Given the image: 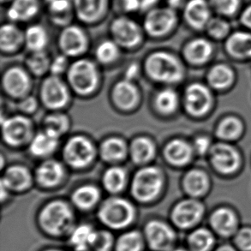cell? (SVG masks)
Returning a JSON list of instances; mask_svg holds the SVG:
<instances>
[{"instance_id": "obj_16", "label": "cell", "mask_w": 251, "mask_h": 251, "mask_svg": "<svg viewBox=\"0 0 251 251\" xmlns=\"http://www.w3.org/2000/svg\"><path fill=\"white\" fill-rule=\"evenodd\" d=\"M110 4V0H74L75 18L82 24H97L106 16Z\"/></svg>"}, {"instance_id": "obj_58", "label": "cell", "mask_w": 251, "mask_h": 251, "mask_svg": "<svg viewBox=\"0 0 251 251\" xmlns=\"http://www.w3.org/2000/svg\"><path fill=\"white\" fill-rule=\"evenodd\" d=\"M40 251H66L61 248H57V247H48V248L42 249Z\"/></svg>"}, {"instance_id": "obj_39", "label": "cell", "mask_w": 251, "mask_h": 251, "mask_svg": "<svg viewBox=\"0 0 251 251\" xmlns=\"http://www.w3.org/2000/svg\"><path fill=\"white\" fill-rule=\"evenodd\" d=\"M208 82L216 89H226L234 81V73L227 65H215L208 73Z\"/></svg>"}, {"instance_id": "obj_9", "label": "cell", "mask_w": 251, "mask_h": 251, "mask_svg": "<svg viewBox=\"0 0 251 251\" xmlns=\"http://www.w3.org/2000/svg\"><path fill=\"white\" fill-rule=\"evenodd\" d=\"M95 147L90 140L82 136H75L65 143L63 157L68 166L82 169L88 167L95 160Z\"/></svg>"}, {"instance_id": "obj_46", "label": "cell", "mask_w": 251, "mask_h": 251, "mask_svg": "<svg viewBox=\"0 0 251 251\" xmlns=\"http://www.w3.org/2000/svg\"><path fill=\"white\" fill-rule=\"evenodd\" d=\"M212 10L226 17H231L238 12L241 0H208Z\"/></svg>"}, {"instance_id": "obj_3", "label": "cell", "mask_w": 251, "mask_h": 251, "mask_svg": "<svg viewBox=\"0 0 251 251\" xmlns=\"http://www.w3.org/2000/svg\"><path fill=\"white\" fill-rule=\"evenodd\" d=\"M145 71L150 78L164 84H176L184 75L183 65L175 55L167 51L150 53L145 60Z\"/></svg>"}, {"instance_id": "obj_48", "label": "cell", "mask_w": 251, "mask_h": 251, "mask_svg": "<svg viewBox=\"0 0 251 251\" xmlns=\"http://www.w3.org/2000/svg\"><path fill=\"white\" fill-rule=\"evenodd\" d=\"M112 5L121 15H129L142 10L141 0H112Z\"/></svg>"}, {"instance_id": "obj_28", "label": "cell", "mask_w": 251, "mask_h": 251, "mask_svg": "<svg viewBox=\"0 0 251 251\" xmlns=\"http://www.w3.org/2000/svg\"><path fill=\"white\" fill-rule=\"evenodd\" d=\"M129 153L134 163L145 165L153 160L156 154V147L153 141L147 137H137L129 147Z\"/></svg>"}, {"instance_id": "obj_17", "label": "cell", "mask_w": 251, "mask_h": 251, "mask_svg": "<svg viewBox=\"0 0 251 251\" xmlns=\"http://www.w3.org/2000/svg\"><path fill=\"white\" fill-rule=\"evenodd\" d=\"M2 84L3 90L9 96L14 99H23L27 96L31 81L24 69L15 66L4 72Z\"/></svg>"}, {"instance_id": "obj_41", "label": "cell", "mask_w": 251, "mask_h": 251, "mask_svg": "<svg viewBox=\"0 0 251 251\" xmlns=\"http://www.w3.org/2000/svg\"><path fill=\"white\" fill-rule=\"evenodd\" d=\"M44 128L45 131L58 138H60L70 129V119L67 116L63 113H51L46 117L44 120Z\"/></svg>"}, {"instance_id": "obj_26", "label": "cell", "mask_w": 251, "mask_h": 251, "mask_svg": "<svg viewBox=\"0 0 251 251\" xmlns=\"http://www.w3.org/2000/svg\"><path fill=\"white\" fill-rule=\"evenodd\" d=\"M24 45V31L15 23L2 24L0 27V49L3 52H15Z\"/></svg>"}, {"instance_id": "obj_14", "label": "cell", "mask_w": 251, "mask_h": 251, "mask_svg": "<svg viewBox=\"0 0 251 251\" xmlns=\"http://www.w3.org/2000/svg\"><path fill=\"white\" fill-rule=\"evenodd\" d=\"M183 99L187 112L195 117L205 115L213 105V96L210 90L201 83L188 86Z\"/></svg>"}, {"instance_id": "obj_51", "label": "cell", "mask_w": 251, "mask_h": 251, "mask_svg": "<svg viewBox=\"0 0 251 251\" xmlns=\"http://www.w3.org/2000/svg\"><path fill=\"white\" fill-rule=\"evenodd\" d=\"M18 107L22 112L25 114H30L37 110V100L34 96H26L24 98L21 99L20 103Z\"/></svg>"}, {"instance_id": "obj_36", "label": "cell", "mask_w": 251, "mask_h": 251, "mask_svg": "<svg viewBox=\"0 0 251 251\" xmlns=\"http://www.w3.org/2000/svg\"><path fill=\"white\" fill-rule=\"evenodd\" d=\"M48 43V31L41 24H32L24 31V45L31 52L45 51Z\"/></svg>"}, {"instance_id": "obj_21", "label": "cell", "mask_w": 251, "mask_h": 251, "mask_svg": "<svg viewBox=\"0 0 251 251\" xmlns=\"http://www.w3.org/2000/svg\"><path fill=\"white\" fill-rule=\"evenodd\" d=\"M65 168L59 161L48 160L42 162L35 171V180L42 188L51 189L61 183Z\"/></svg>"}, {"instance_id": "obj_7", "label": "cell", "mask_w": 251, "mask_h": 251, "mask_svg": "<svg viewBox=\"0 0 251 251\" xmlns=\"http://www.w3.org/2000/svg\"><path fill=\"white\" fill-rule=\"evenodd\" d=\"M112 40L121 48L133 49L138 47L144 39V29L138 23L127 15H119L110 24Z\"/></svg>"}, {"instance_id": "obj_37", "label": "cell", "mask_w": 251, "mask_h": 251, "mask_svg": "<svg viewBox=\"0 0 251 251\" xmlns=\"http://www.w3.org/2000/svg\"><path fill=\"white\" fill-rule=\"evenodd\" d=\"M127 173L120 167H110L105 171L102 177V184L109 193L118 194L126 186Z\"/></svg>"}, {"instance_id": "obj_49", "label": "cell", "mask_w": 251, "mask_h": 251, "mask_svg": "<svg viewBox=\"0 0 251 251\" xmlns=\"http://www.w3.org/2000/svg\"><path fill=\"white\" fill-rule=\"evenodd\" d=\"M69 57L65 56V54L58 55L56 58L51 62V66H50V72L52 75H62L65 73L66 71L69 70Z\"/></svg>"}, {"instance_id": "obj_60", "label": "cell", "mask_w": 251, "mask_h": 251, "mask_svg": "<svg viewBox=\"0 0 251 251\" xmlns=\"http://www.w3.org/2000/svg\"><path fill=\"white\" fill-rule=\"evenodd\" d=\"M12 0H1V3H10Z\"/></svg>"}, {"instance_id": "obj_4", "label": "cell", "mask_w": 251, "mask_h": 251, "mask_svg": "<svg viewBox=\"0 0 251 251\" xmlns=\"http://www.w3.org/2000/svg\"><path fill=\"white\" fill-rule=\"evenodd\" d=\"M162 171L157 167H145L138 170L133 176L130 191L135 200L149 203L155 200L163 189Z\"/></svg>"}, {"instance_id": "obj_47", "label": "cell", "mask_w": 251, "mask_h": 251, "mask_svg": "<svg viewBox=\"0 0 251 251\" xmlns=\"http://www.w3.org/2000/svg\"><path fill=\"white\" fill-rule=\"evenodd\" d=\"M205 29L211 37L216 40H221L227 36L230 32V25L226 21L222 18L212 17Z\"/></svg>"}, {"instance_id": "obj_15", "label": "cell", "mask_w": 251, "mask_h": 251, "mask_svg": "<svg viewBox=\"0 0 251 251\" xmlns=\"http://www.w3.org/2000/svg\"><path fill=\"white\" fill-rule=\"evenodd\" d=\"M211 162L221 174H232L238 171L241 164V157L238 150L226 143H218L210 150Z\"/></svg>"}, {"instance_id": "obj_40", "label": "cell", "mask_w": 251, "mask_h": 251, "mask_svg": "<svg viewBox=\"0 0 251 251\" xmlns=\"http://www.w3.org/2000/svg\"><path fill=\"white\" fill-rule=\"evenodd\" d=\"M178 95L172 88H164L160 90L154 99V105L157 111L166 115H169L176 112L178 106Z\"/></svg>"}, {"instance_id": "obj_50", "label": "cell", "mask_w": 251, "mask_h": 251, "mask_svg": "<svg viewBox=\"0 0 251 251\" xmlns=\"http://www.w3.org/2000/svg\"><path fill=\"white\" fill-rule=\"evenodd\" d=\"M235 243L242 251H251V228H244L238 231Z\"/></svg>"}, {"instance_id": "obj_2", "label": "cell", "mask_w": 251, "mask_h": 251, "mask_svg": "<svg viewBox=\"0 0 251 251\" xmlns=\"http://www.w3.org/2000/svg\"><path fill=\"white\" fill-rule=\"evenodd\" d=\"M137 218V211L132 202L119 197H109L97 210V219L100 224L112 231L130 229Z\"/></svg>"}, {"instance_id": "obj_35", "label": "cell", "mask_w": 251, "mask_h": 251, "mask_svg": "<svg viewBox=\"0 0 251 251\" xmlns=\"http://www.w3.org/2000/svg\"><path fill=\"white\" fill-rule=\"evenodd\" d=\"M226 48L234 58H251V34L238 31L228 37Z\"/></svg>"}, {"instance_id": "obj_12", "label": "cell", "mask_w": 251, "mask_h": 251, "mask_svg": "<svg viewBox=\"0 0 251 251\" xmlns=\"http://www.w3.org/2000/svg\"><path fill=\"white\" fill-rule=\"evenodd\" d=\"M58 48L67 57H80L89 47V38L79 25L71 24L62 28L58 39Z\"/></svg>"}, {"instance_id": "obj_44", "label": "cell", "mask_w": 251, "mask_h": 251, "mask_svg": "<svg viewBox=\"0 0 251 251\" xmlns=\"http://www.w3.org/2000/svg\"><path fill=\"white\" fill-rule=\"evenodd\" d=\"M51 60L45 51L32 52L26 60L28 71L37 76H41L50 71Z\"/></svg>"}, {"instance_id": "obj_59", "label": "cell", "mask_w": 251, "mask_h": 251, "mask_svg": "<svg viewBox=\"0 0 251 251\" xmlns=\"http://www.w3.org/2000/svg\"><path fill=\"white\" fill-rule=\"evenodd\" d=\"M172 251H190L189 249L182 248V247H176L175 249H173Z\"/></svg>"}, {"instance_id": "obj_19", "label": "cell", "mask_w": 251, "mask_h": 251, "mask_svg": "<svg viewBox=\"0 0 251 251\" xmlns=\"http://www.w3.org/2000/svg\"><path fill=\"white\" fill-rule=\"evenodd\" d=\"M112 98L117 107L123 111H129L139 102V90L132 81L124 78L113 87Z\"/></svg>"}, {"instance_id": "obj_5", "label": "cell", "mask_w": 251, "mask_h": 251, "mask_svg": "<svg viewBox=\"0 0 251 251\" xmlns=\"http://www.w3.org/2000/svg\"><path fill=\"white\" fill-rule=\"evenodd\" d=\"M142 231L150 251H172L176 247L177 233L172 223L153 219L147 221Z\"/></svg>"}, {"instance_id": "obj_52", "label": "cell", "mask_w": 251, "mask_h": 251, "mask_svg": "<svg viewBox=\"0 0 251 251\" xmlns=\"http://www.w3.org/2000/svg\"><path fill=\"white\" fill-rule=\"evenodd\" d=\"M194 150L199 154H205L210 152L211 141L207 136H198L194 143Z\"/></svg>"}, {"instance_id": "obj_27", "label": "cell", "mask_w": 251, "mask_h": 251, "mask_svg": "<svg viewBox=\"0 0 251 251\" xmlns=\"http://www.w3.org/2000/svg\"><path fill=\"white\" fill-rule=\"evenodd\" d=\"M212 227L219 234L228 237L233 234L238 228V218L234 212L226 207H221L211 215Z\"/></svg>"}, {"instance_id": "obj_30", "label": "cell", "mask_w": 251, "mask_h": 251, "mask_svg": "<svg viewBox=\"0 0 251 251\" xmlns=\"http://www.w3.org/2000/svg\"><path fill=\"white\" fill-rule=\"evenodd\" d=\"M129 148L121 138L111 137L105 140L100 147V155L102 160L109 163H116L126 159Z\"/></svg>"}, {"instance_id": "obj_18", "label": "cell", "mask_w": 251, "mask_h": 251, "mask_svg": "<svg viewBox=\"0 0 251 251\" xmlns=\"http://www.w3.org/2000/svg\"><path fill=\"white\" fill-rule=\"evenodd\" d=\"M183 18L195 30H202L212 18V8L207 0H189L183 6Z\"/></svg>"}, {"instance_id": "obj_45", "label": "cell", "mask_w": 251, "mask_h": 251, "mask_svg": "<svg viewBox=\"0 0 251 251\" xmlns=\"http://www.w3.org/2000/svg\"><path fill=\"white\" fill-rule=\"evenodd\" d=\"M116 238L111 230L105 227L97 229L90 249L92 251H114Z\"/></svg>"}, {"instance_id": "obj_25", "label": "cell", "mask_w": 251, "mask_h": 251, "mask_svg": "<svg viewBox=\"0 0 251 251\" xmlns=\"http://www.w3.org/2000/svg\"><path fill=\"white\" fill-rule=\"evenodd\" d=\"M32 175L27 167L12 166L3 173L1 183L10 191L20 192L27 190L32 184Z\"/></svg>"}, {"instance_id": "obj_53", "label": "cell", "mask_w": 251, "mask_h": 251, "mask_svg": "<svg viewBox=\"0 0 251 251\" xmlns=\"http://www.w3.org/2000/svg\"><path fill=\"white\" fill-rule=\"evenodd\" d=\"M138 73H139L138 65L136 64H132V65H129L126 72H125V79H127V80L133 82V80L137 77Z\"/></svg>"}, {"instance_id": "obj_20", "label": "cell", "mask_w": 251, "mask_h": 251, "mask_svg": "<svg viewBox=\"0 0 251 251\" xmlns=\"http://www.w3.org/2000/svg\"><path fill=\"white\" fill-rule=\"evenodd\" d=\"M41 9V0H12L6 16L11 23H27L37 17Z\"/></svg>"}, {"instance_id": "obj_61", "label": "cell", "mask_w": 251, "mask_h": 251, "mask_svg": "<svg viewBox=\"0 0 251 251\" xmlns=\"http://www.w3.org/2000/svg\"><path fill=\"white\" fill-rule=\"evenodd\" d=\"M92 251L91 249H88V250H84V251Z\"/></svg>"}, {"instance_id": "obj_55", "label": "cell", "mask_w": 251, "mask_h": 251, "mask_svg": "<svg viewBox=\"0 0 251 251\" xmlns=\"http://www.w3.org/2000/svg\"><path fill=\"white\" fill-rule=\"evenodd\" d=\"M186 2H184V0H168V6L172 7L174 10H176L177 8L185 5Z\"/></svg>"}, {"instance_id": "obj_42", "label": "cell", "mask_w": 251, "mask_h": 251, "mask_svg": "<svg viewBox=\"0 0 251 251\" xmlns=\"http://www.w3.org/2000/svg\"><path fill=\"white\" fill-rule=\"evenodd\" d=\"M120 48L113 40H105L95 49V58L102 65H110L119 58Z\"/></svg>"}, {"instance_id": "obj_54", "label": "cell", "mask_w": 251, "mask_h": 251, "mask_svg": "<svg viewBox=\"0 0 251 251\" xmlns=\"http://www.w3.org/2000/svg\"><path fill=\"white\" fill-rule=\"evenodd\" d=\"M241 21L242 24L251 29V4L243 11Z\"/></svg>"}, {"instance_id": "obj_22", "label": "cell", "mask_w": 251, "mask_h": 251, "mask_svg": "<svg viewBox=\"0 0 251 251\" xmlns=\"http://www.w3.org/2000/svg\"><path fill=\"white\" fill-rule=\"evenodd\" d=\"M46 4L51 24L62 28L72 24L75 17L74 0H51Z\"/></svg>"}, {"instance_id": "obj_10", "label": "cell", "mask_w": 251, "mask_h": 251, "mask_svg": "<svg viewBox=\"0 0 251 251\" xmlns=\"http://www.w3.org/2000/svg\"><path fill=\"white\" fill-rule=\"evenodd\" d=\"M3 142L10 147H21L34 137L33 124L27 117L16 115L1 120Z\"/></svg>"}, {"instance_id": "obj_23", "label": "cell", "mask_w": 251, "mask_h": 251, "mask_svg": "<svg viewBox=\"0 0 251 251\" xmlns=\"http://www.w3.org/2000/svg\"><path fill=\"white\" fill-rule=\"evenodd\" d=\"M194 148L183 139H174L167 143L164 150V157L173 167H181L190 162Z\"/></svg>"}, {"instance_id": "obj_31", "label": "cell", "mask_w": 251, "mask_h": 251, "mask_svg": "<svg viewBox=\"0 0 251 251\" xmlns=\"http://www.w3.org/2000/svg\"><path fill=\"white\" fill-rule=\"evenodd\" d=\"M96 228L89 223L77 224L66 239L72 251H84L90 249L95 238Z\"/></svg>"}, {"instance_id": "obj_24", "label": "cell", "mask_w": 251, "mask_h": 251, "mask_svg": "<svg viewBox=\"0 0 251 251\" xmlns=\"http://www.w3.org/2000/svg\"><path fill=\"white\" fill-rule=\"evenodd\" d=\"M214 48L210 41L204 38H197L188 42L183 48V56L192 65H203L210 59Z\"/></svg>"}, {"instance_id": "obj_34", "label": "cell", "mask_w": 251, "mask_h": 251, "mask_svg": "<svg viewBox=\"0 0 251 251\" xmlns=\"http://www.w3.org/2000/svg\"><path fill=\"white\" fill-rule=\"evenodd\" d=\"M59 138L43 131L34 136L29 143V152L34 156L44 158L51 155L57 150Z\"/></svg>"}, {"instance_id": "obj_43", "label": "cell", "mask_w": 251, "mask_h": 251, "mask_svg": "<svg viewBox=\"0 0 251 251\" xmlns=\"http://www.w3.org/2000/svg\"><path fill=\"white\" fill-rule=\"evenodd\" d=\"M243 129L244 126L239 119L229 117L220 123L217 128V136L222 140L232 141L240 137Z\"/></svg>"}, {"instance_id": "obj_32", "label": "cell", "mask_w": 251, "mask_h": 251, "mask_svg": "<svg viewBox=\"0 0 251 251\" xmlns=\"http://www.w3.org/2000/svg\"><path fill=\"white\" fill-rule=\"evenodd\" d=\"M148 250L143 231L128 229L116 238L114 251H146Z\"/></svg>"}, {"instance_id": "obj_11", "label": "cell", "mask_w": 251, "mask_h": 251, "mask_svg": "<svg viewBox=\"0 0 251 251\" xmlns=\"http://www.w3.org/2000/svg\"><path fill=\"white\" fill-rule=\"evenodd\" d=\"M204 206L199 201L190 198L177 202L170 214L173 226L178 230H190L195 227L203 217Z\"/></svg>"}, {"instance_id": "obj_57", "label": "cell", "mask_w": 251, "mask_h": 251, "mask_svg": "<svg viewBox=\"0 0 251 251\" xmlns=\"http://www.w3.org/2000/svg\"><path fill=\"white\" fill-rule=\"evenodd\" d=\"M216 251H236L230 245H222L220 248H218Z\"/></svg>"}, {"instance_id": "obj_33", "label": "cell", "mask_w": 251, "mask_h": 251, "mask_svg": "<svg viewBox=\"0 0 251 251\" xmlns=\"http://www.w3.org/2000/svg\"><path fill=\"white\" fill-rule=\"evenodd\" d=\"M100 199V192L94 185L79 187L73 192L72 201L79 210L89 211L96 207Z\"/></svg>"}, {"instance_id": "obj_29", "label": "cell", "mask_w": 251, "mask_h": 251, "mask_svg": "<svg viewBox=\"0 0 251 251\" xmlns=\"http://www.w3.org/2000/svg\"><path fill=\"white\" fill-rule=\"evenodd\" d=\"M209 183L207 174L201 170H190L183 177V189L192 198H197L207 193Z\"/></svg>"}, {"instance_id": "obj_8", "label": "cell", "mask_w": 251, "mask_h": 251, "mask_svg": "<svg viewBox=\"0 0 251 251\" xmlns=\"http://www.w3.org/2000/svg\"><path fill=\"white\" fill-rule=\"evenodd\" d=\"M178 22L176 10L172 7L155 6L147 11L143 27L147 35L152 38L167 36L176 27Z\"/></svg>"}, {"instance_id": "obj_56", "label": "cell", "mask_w": 251, "mask_h": 251, "mask_svg": "<svg viewBox=\"0 0 251 251\" xmlns=\"http://www.w3.org/2000/svg\"><path fill=\"white\" fill-rule=\"evenodd\" d=\"M10 190L7 189L6 187L3 185V183H1L0 184V193H1V201H2V202L4 201L5 200V198L8 197V192H9Z\"/></svg>"}, {"instance_id": "obj_1", "label": "cell", "mask_w": 251, "mask_h": 251, "mask_svg": "<svg viewBox=\"0 0 251 251\" xmlns=\"http://www.w3.org/2000/svg\"><path fill=\"white\" fill-rule=\"evenodd\" d=\"M38 227L45 237L54 240L67 239L75 228V212L65 201L55 200L46 204L37 216Z\"/></svg>"}, {"instance_id": "obj_38", "label": "cell", "mask_w": 251, "mask_h": 251, "mask_svg": "<svg viewBox=\"0 0 251 251\" xmlns=\"http://www.w3.org/2000/svg\"><path fill=\"white\" fill-rule=\"evenodd\" d=\"M187 245L190 251H210L214 245V236L206 228L195 229L188 236Z\"/></svg>"}, {"instance_id": "obj_13", "label": "cell", "mask_w": 251, "mask_h": 251, "mask_svg": "<svg viewBox=\"0 0 251 251\" xmlns=\"http://www.w3.org/2000/svg\"><path fill=\"white\" fill-rule=\"evenodd\" d=\"M42 104L50 110L64 108L70 101V91L67 85L59 76L52 75L45 79L41 86Z\"/></svg>"}, {"instance_id": "obj_6", "label": "cell", "mask_w": 251, "mask_h": 251, "mask_svg": "<svg viewBox=\"0 0 251 251\" xmlns=\"http://www.w3.org/2000/svg\"><path fill=\"white\" fill-rule=\"evenodd\" d=\"M67 76L71 88L80 95H90L98 86V69L87 58H80L70 65Z\"/></svg>"}]
</instances>
